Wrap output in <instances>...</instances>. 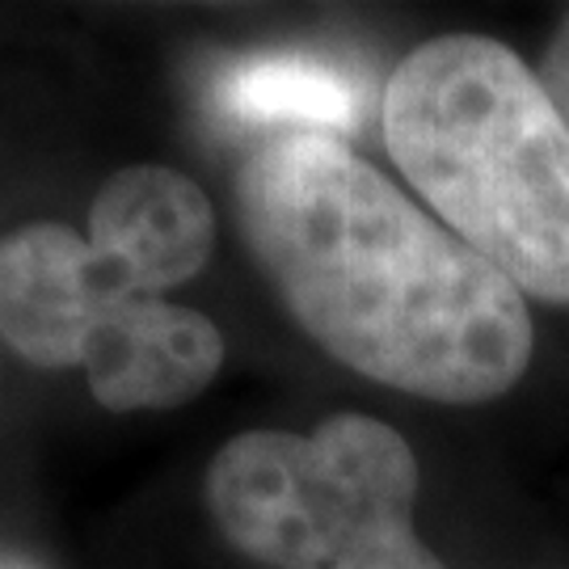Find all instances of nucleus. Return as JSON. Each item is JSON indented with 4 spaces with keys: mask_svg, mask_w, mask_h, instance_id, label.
<instances>
[{
    "mask_svg": "<svg viewBox=\"0 0 569 569\" xmlns=\"http://www.w3.org/2000/svg\"><path fill=\"white\" fill-rule=\"evenodd\" d=\"M241 232L287 312L338 363L443 406L531 363L523 291L326 131H279L237 173Z\"/></svg>",
    "mask_w": 569,
    "mask_h": 569,
    "instance_id": "obj_1",
    "label": "nucleus"
},
{
    "mask_svg": "<svg viewBox=\"0 0 569 569\" xmlns=\"http://www.w3.org/2000/svg\"><path fill=\"white\" fill-rule=\"evenodd\" d=\"M385 143L451 237L523 296L569 305V127L510 47L448 34L385 89Z\"/></svg>",
    "mask_w": 569,
    "mask_h": 569,
    "instance_id": "obj_2",
    "label": "nucleus"
},
{
    "mask_svg": "<svg viewBox=\"0 0 569 569\" xmlns=\"http://www.w3.org/2000/svg\"><path fill=\"white\" fill-rule=\"evenodd\" d=\"M413 451L363 413L312 435L244 430L207 468L228 545L274 569H443L413 531Z\"/></svg>",
    "mask_w": 569,
    "mask_h": 569,
    "instance_id": "obj_3",
    "label": "nucleus"
},
{
    "mask_svg": "<svg viewBox=\"0 0 569 569\" xmlns=\"http://www.w3.org/2000/svg\"><path fill=\"white\" fill-rule=\"evenodd\" d=\"M127 296L72 228L26 224L0 241V338L34 367H81L89 333Z\"/></svg>",
    "mask_w": 569,
    "mask_h": 569,
    "instance_id": "obj_4",
    "label": "nucleus"
},
{
    "mask_svg": "<svg viewBox=\"0 0 569 569\" xmlns=\"http://www.w3.org/2000/svg\"><path fill=\"white\" fill-rule=\"evenodd\" d=\"M224 363V338L203 312L164 296H127L84 342V376L106 409H173L199 397Z\"/></svg>",
    "mask_w": 569,
    "mask_h": 569,
    "instance_id": "obj_5",
    "label": "nucleus"
},
{
    "mask_svg": "<svg viewBox=\"0 0 569 569\" xmlns=\"http://www.w3.org/2000/svg\"><path fill=\"white\" fill-rule=\"evenodd\" d=\"M89 244L136 296H164L194 279L216 244V211L186 173L131 164L98 190Z\"/></svg>",
    "mask_w": 569,
    "mask_h": 569,
    "instance_id": "obj_6",
    "label": "nucleus"
},
{
    "mask_svg": "<svg viewBox=\"0 0 569 569\" xmlns=\"http://www.w3.org/2000/svg\"><path fill=\"white\" fill-rule=\"evenodd\" d=\"M228 106L244 119L305 122L300 131L342 127L359 110L355 84L317 60H249L228 77Z\"/></svg>",
    "mask_w": 569,
    "mask_h": 569,
    "instance_id": "obj_7",
    "label": "nucleus"
},
{
    "mask_svg": "<svg viewBox=\"0 0 569 569\" xmlns=\"http://www.w3.org/2000/svg\"><path fill=\"white\" fill-rule=\"evenodd\" d=\"M540 84H545V93L552 98L557 114H561L566 127H569V9H566V18L557 21L549 47H545V60H540Z\"/></svg>",
    "mask_w": 569,
    "mask_h": 569,
    "instance_id": "obj_8",
    "label": "nucleus"
}]
</instances>
